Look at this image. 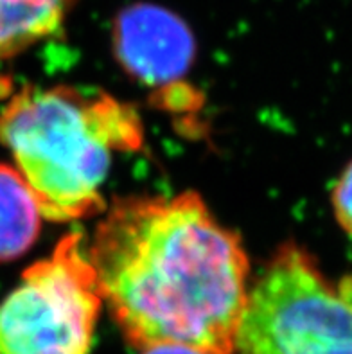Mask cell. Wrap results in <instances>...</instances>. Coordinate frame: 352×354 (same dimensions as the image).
<instances>
[{"label":"cell","mask_w":352,"mask_h":354,"mask_svg":"<svg viewBox=\"0 0 352 354\" xmlns=\"http://www.w3.org/2000/svg\"><path fill=\"white\" fill-rule=\"evenodd\" d=\"M86 252L103 301L135 347L237 354L248 257L196 193L119 200Z\"/></svg>","instance_id":"cell-1"},{"label":"cell","mask_w":352,"mask_h":354,"mask_svg":"<svg viewBox=\"0 0 352 354\" xmlns=\"http://www.w3.org/2000/svg\"><path fill=\"white\" fill-rule=\"evenodd\" d=\"M0 142L41 216L74 221L103 211L112 155L137 149L142 126L128 104L99 90L27 85L0 112Z\"/></svg>","instance_id":"cell-2"},{"label":"cell","mask_w":352,"mask_h":354,"mask_svg":"<svg viewBox=\"0 0 352 354\" xmlns=\"http://www.w3.org/2000/svg\"><path fill=\"white\" fill-rule=\"evenodd\" d=\"M237 354H352V275L329 279L286 243L248 290Z\"/></svg>","instance_id":"cell-3"},{"label":"cell","mask_w":352,"mask_h":354,"mask_svg":"<svg viewBox=\"0 0 352 354\" xmlns=\"http://www.w3.org/2000/svg\"><path fill=\"white\" fill-rule=\"evenodd\" d=\"M101 304L83 236L68 234L0 302V354H92Z\"/></svg>","instance_id":"cell-4"},{"label":"cell","mask_w":352,"mask_h":354,"mask_svg":"<svg viewBox=\"0 0 352 354\" xmlns=\"http://www.w3.org/2000/svg\"><path fill=\"white\" fill-rule=\"evenodd\" d=\"M120 65L147 85L178 80L194 59V36L178 15L155 4L120 11L113 29Z\"/></svg>","instance_id":"cell-5"},{"label":"cell","mask_w":352,"mask_h":354,"mask_svg":"<svg viewBox=\"0 0 352 354\" xmlns=\"http://www.w3.org/2000/svg\"><path fill=\"white\" fill-rule=\"evenodd\" d=\"M76 0H0V59L49 38Z\"/></svg>","instance_id":"cell-6"},{"label":"cell","mask_w":352,"mask_h":354,"mask_svg":"<svg viewBox=\"0 0 352 354\" xmlns=\"http://www.w3.org/2000/svg\"><path fill=\"white\" fill-rule=\"evenodd\" d=\"M40 207L18 169L0 164V263L20 257L40 232Z\"/></svg>","instance_id":"cell-7"},{"label":"cell","mask_w":352,"mask_h":354,"mask_svg":"<svg viewBox=\"0 0 352 354\" xmlns=\"http://www.w3.org/2000/svg\"><path fill=\"white\" fill-rule=\"evenodd\" d=\"M331 200L336 221L349 236H352V162H349V166L336 180Z\"/></svg>","instance_id":"cell-8"},{"label":"cell","mask_w":352,"mask_h":354,"mask_svg":"<svg viewBox=\"0 0 352 354\" xmlns=\"http://www.w3.org/2000/svg\"><path fill=\"white\" fill-rule=\"evenodd\" d=\"M142 354H207V353L192 349V347H187V346H178V344H158V346L146 347Z\"/></svg>","instance_id":"cell-9"}]
</instances>
